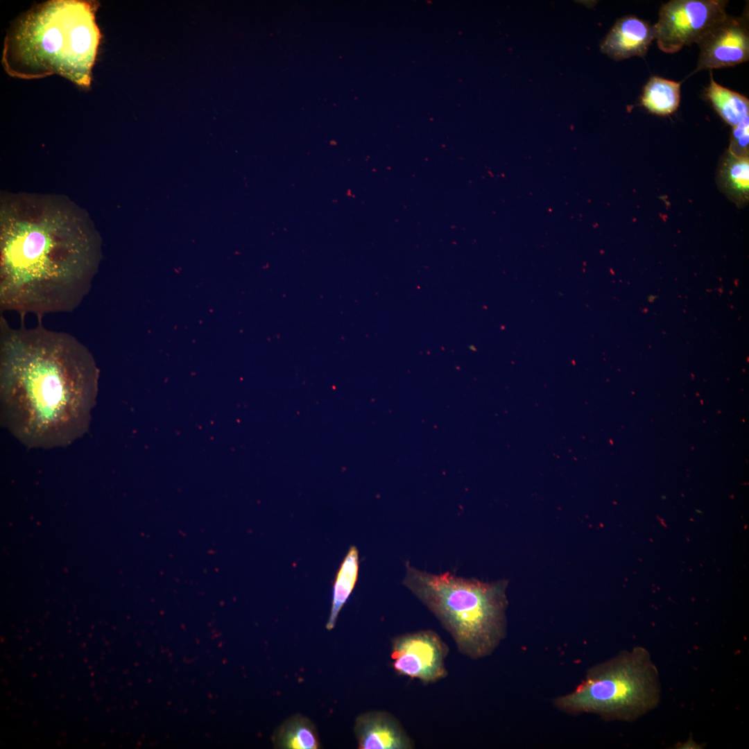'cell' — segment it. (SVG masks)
Masks as SVG:
<instances>
[{
    "instance_id": "obj_1",
    "label": "cell",
    "mask_w": 749,
    "mask_h": 749,
    "mask_svg": "<svg viewBox=\"0 0 749 749\" xmlns=\"http://www.w3.org/2000/svg\"><path fill=\"white\" fill-rule=\"evenodd\" d=\"M103 241L64 195L1 192L0 311L39 319L71 313L92 289Z\"/></svg>"
},
{
    "instance_id": "obj_2",
    "label": "cell",
    "mask_w": 749,
    "mask_h": 749,
    "mask_svg": "<svg viewBox=\"0 0 749 749\" xmlns=\"http://www.w3.org/2000/svg\"><path fill=\"white\" fill-rule=\"evenodd\" d=\"M100 370L74 335L0 316L1 422L28 448L67 447L89 429Z\"/></svg>"
},
{
    "instance_id": "obj_3",
    "label": "cell",
    "mask_w": 749,
    "mask_h": 749,
    "mask_svg": "<svg viewBox=\"0 0 749 749\" xmlns=\"http://www.w3.org/2000/svg\"><path fill=\"white\" fill-rule=\"evenodd\" d=\"M99 39L92 3L49 1L24 15L9 33L3 64L13 76L58 74L88 86Z\"/></svg>"
},
{
    "instance_id": "obj_4",
    "label": "cell",
    "mask_w": 749,
    "mask_h": 749,
    "mask_svg": "<svg viewBox=\"0 0 749 749\" xmlns=\"http://www.w3.org/2000/svg\"><path fill=\"white\" fill-rule=\"evenodd\" d=\"M403 584L434 614L463 655L489 656L506 637L508 580L433 574L407 563Z\"/></svg>"
},
{
    "instance_id": "obj_5",
    "label": "cell",
    "mask_w": 749,
    "mask_h": 749,
    "mask_svg": "<svg viewBox=\"0 0 749 749\" xmlns=\"http://www.w3.org/2000/svg\"><path fill=\"white\" fill-rule=\"evenodd\" d=\"M660 695L657 668L648 650L638 646L591 667L574 691L553 703L566 714L629 722L657 707Z\"/></svg>"
},
{
    "instance_id": "obj_6",
    "label": "cell",
    "mask_w": 749,
    "mask_h": 749,
    "mask_svg": "<svg viewBox=\"0 0 749 749\" xmlns=\"http://www.w3.org/2000/svg\"><path fill=\"white\" fill-rule=\"evenodd\" d=\"M727 3L723 0H671L662 4L654 24L658 48L673 53L685 46L697 44L728 15Z\"/></svg>"
},
{
    "instance_id": "obj_7",
    "label": "cell",
    "mask_w": 749,
    "mask_h": 749,
    "mask_svg": "<svg viewBox=\"0 0 749 749\" xmlns=\"http://www.w3.org/2000/svg\"><path fill=\"white\" fill-rule=\"evenodd\" d=\"M449 651L447 645L433 630L406 633L392 642L393 668L399 675L424 684L433 683L447 675L445 659Z\"/></svg>"
},
{
    "instance_id": "obj_8",
    "label": "cell",
    "mask_w": 749,
    "mask_h": 749,
    "mask_svg": "<svg viewBox=\"0 0 749 749\" xmlns=\"http://www.w3.org/2000/svg\"><path fill=\"white\" fill-rule=\"evenodd\" d=\"M699 56L694 73L735 66L749 59L748 19L728 15L697 43Z\"/></svg>"
},
{
    "instance_id": "obj_9",
    "label": "cell",
    "mask_w": 749,
    "mask_h": 749,
    "mask_svg": "<svg viewBox=\"0 0 749 749\" xmlns=\"http://www.w3.org/2000/svg\"><path fill=\"white\" fill-rule=\"evenodd\" d=\"M655 39L654 25L635 16L623 17L614 23L600 44V50L610 58L621 60L644 56Z\"/></svg>"
},
{
    "instance_id": "obj_10",
    "label": "cell",
    "mask_w": 749,
    "mask_h": 749,
    "mask_svg": "<svg viewBox=\"0 0 749 749\" xmlns=\"http://www.w3.org/2000/svg\"><path fill=\"white\" fill-rule=\"evenodd\" d=\"M354 732L360 749H412L413 742L390 714L373 711L359 715Z\"/></svg>"
},
{
    "instance_id": "obj_11",
    "label": "cell",
    "mask_w": 749,
    "mask_h": 749,
    "mask_svg": "<svg viewBox=\"0 0 749 749\" xmlns=\"http://www.w3.org/2000/svg\"><path fill=\"white\" fill-rule=\"evenodd\" d=\"M680 101V83L659 76L650 78L644 86L641 104L650 112L665 116L678 108Z\"/></svg>"
},
{
    "instance_id": "obj_12",
    "label": "cell",
    "mask_w": 749,
    "mask_h": 749,
    "mask_svg": "<svg viewBox=\"0 0 749 749\" xmlns=\"http://www.w3.org/2000/svg\"><path fill=\"white\" fill-rule=\"evenodd\" d=\"M359 565V552L356 547L352 546L347 551L335 577L332 608L326 625L327 630L334 628L341 608L355 586L358 577Z\"/></svg>"
},
{
    "instance_id": "obj_13",
    "label": "cell",
    "mask_w": 749,
    "mask_h": 749,
    "mask_svg": "<svg viewBox=\"0 0 749 749\" xmlns=\"http://www.w3.org/2000/svg\"><path fill=\"white\" fill-rule=\"evenodd\" d=\"M275 746L283 749H318L320 743L315 725L297 714L287 719L273 738Z\"/></svg>"
},
{
    "instance_id": "obj_14",
    "label": "cell",
    "mask_w": 749,
    "mask_h": 749,
    "mask_svg": "<svg viewBox=\"0 0 749 749\" xmlns=\"http://www.w3.org/2000/svg\"><path fill=\"white\" fill-rule=\"evenodd\" d=\"M705 96L720 117L732 127L749 114L748 99L718 84L710 72V81Z\"/></svg>"
},
{
    "instance_id": "obj_15",
    "label": "cell",
    "mask_w": 749,
    "mask_h": 749,
    "mask_svg": "<svg viewBox=\"0 0 749 749\" xmlns=\"http://www.w3.org/2000/svg\"><path fill=\"white\" fill-rule=\"evenodd\" d=\"M725 176L730 189L739 194H746L749 188V162L748 156L739 157L729 153L725 164Z\"/></svg>"
},
{
    "instance_id": "obj_16",
    "label": "cell",
    "mask_w": 749,
    "mask_h": 749,
    "mask_svg": "<svg viewBox=\"0 0 749 749\" xmlns=\"http://www.w3.org/2000/svg\"><path fill=\"white\" fill-rule=\"evenodd\" d=\"M749 117H744L733 126L730 153L739 157L748 156L749 139Z\"/></svg>"
}]
</instances>
